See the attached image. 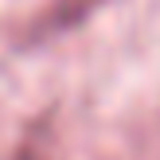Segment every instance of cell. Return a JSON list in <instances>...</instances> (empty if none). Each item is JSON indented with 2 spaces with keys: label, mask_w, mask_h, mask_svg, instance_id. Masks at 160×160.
<instances>
[{
  "label": "cell",
  "mask_w": 160,
  "mask_h": 160,
  "mask_svg": "<svg viewBox=\"0 0 160 160\" xmlns=\"http://www.w3.org/2000/svg\"><path fill=\"white\" fill-rule=\"evenodd\" d=\"M98 4L102 0H51V4L31 20V39H47V35H59V31L82 23Z\"/></svg>",
  "instance_id": "6da1fadb"
},
{
  "label": "cell",
  "mask_w": 160,
  "mask_h": 160,
  "mask_svg": "<svg viewBox=\"0 0 160 160\" xmlns=\"http://www.w3.org/2000/svg\"><path fill=\"white\" fill-rule=\"evenodd\" d=\"M16 160H43V156H35V152H28V148H23V152L16 156Z\"/></svg>",
  "instance_id": "7a4b0ae2"
}]
</instances>
